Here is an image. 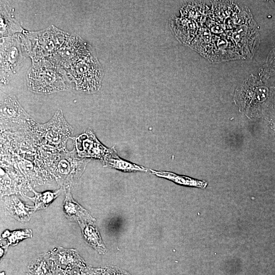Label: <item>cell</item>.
<instances>
[{
  "mask_svg": "<svg viewBox=\"0 0 275 275\" xmlns=\"http://www.w3.org/2000/svg\"><path fill=\"white\" fill-rule=\"evenodd\" d=\"M78 156L82 158H93L101 161L111 151L102 144L90 129L72 138Z\"/></svg>",
  "mask_w": 275,
  "mask_h": 275,
  "instance_id": "cell-9",
  "label": "cell"
},
{
  "mask_svg": "<svg viewBox=\"0 0 275 275\" xmlns=\"http://www.w3.org/2000/svg\"><path fill=\"white\" fill-rule=\"evenodd\" d=\"M26 78L29 89L40 94L69 90L74 83L69 74L49 58L33 63Z\"/></svg>",
  "mask_w": 275,
  "mask_h": 275,
  "instance_id": "cell-1",
  "label": "cell"
},
{
  "mask_svg": "<svg viewBox=\"0 0 275 275\" xmlns=\"http://www.w3.org/2000/svg\"><path fill=\"white\" fill-rule=\"evenodd\" d=\"M33 130L37 136L47 145L64 151L66 143L73 131V128L64 117L61 109H58L51 119L43 124L34 120L31 123Z\"/></svg>",
  "mask_w": 275,
  "mask_h": 275,
  "instance_id": "cell-4",
  "label": "cell"
},
{
  "mask_svg": "<svg viewBox=\"0 0 275 275\" xmlns=\"http://www.w3.org/2000/svg\"><path fill=\"white\" fill-rule=\"evenodd\" d=\"M65 194L64 210L69 218L74 220H79L90 217L88 213L74 201L70 193V188L66 189Z\"/></svg>",
  "mask_w": 275,
  "mask_h": 275,
  "instance_id": "cell-13",
  "label": "cell"
},
{
  "mask_svg": "<svg viewBox=\"0 0 275 275\" xmlns=\"http://www.w3.org/2000/svg\"><path fill=\"white\" fill-rule=\"evenodd\" d=\"M87 162L86 158L78 156L74 148L72 151H64L60 155L55 165V174L65 183L71 182L80 176Z\"/></svg>",
  "mask_w": 275,
  "mask_h": 275,
  "instance_id": "cell-8",
  "label": "cell"
},
{
  "mask_svg": "<svg viewBox=\"0 0 275 275\" xmlns=\"http://www.w3.org/2000/svg\"><path fill=\"white\" fill-rule=\"evenodd\" d=\"M61 190L44 193H37L33 190L35 196L31 199L35 203V209H39L47 207L61 194Z\"/></svg>",
  "mask_w": 275,
  "mask_h": 275,
  "instance_id": "cell-14",
  "label": "cell"
},
{
  "mask_svg": "<svg viewBox=\"0 0 275 275\" xmlns=\"http://www.w3.org/2000/svg\"><path fill=\"white\" fill-rule=\"evenodd\" d=\"M77 90L92 93L101 86L102 70L100 64L92 53L84 58L68 71Z\"/></svg>",
  "mask_w": 275,
  "mask_h": 275,
  "instance_id": "cell-5",
  "label": "cell"
},
{
  "mask_svg": "<svg viewBox=\"0 0 275 275\" xmlns=\"http://www.w3.org/2000/svg\"><path fill=\"white\" fill-rule=\"evenodd\" d=\"M105 166H107L125 172L137 171L147 172V168L123 159L120 157L114 147L102 161Z\"/></svg>",
  "mask_w": 275,
  "mask_h": 275,
  "instance_id": "cell-11",
  "label": "cell"
},
{
  "mask_svg": "<svg viewBox=\"0 0 275 275\" xmlns=\"http://www.w3.org/2000/svg\"><path fill=\"white\" fill-rule=\"evenodd\" d=\"M92 53L90 47L79 36L70 35L67 40L49 58L67 72L76 63Z\"/></svg>",
  "mask_w": 275,
  "mask_h": 275,
  "instance_id": "cell-7",
  "label": "cell"
},
{
  "mask_svg": "<svg viewBox=\"0 0 275 275\" xmlns=\"http://www.w3.org/2000/svg\"><path fill=\"white\" fill-rule=\"evenodd\" d=\"M13 10L9 3L1 1L0 34L1 38L23 33L24 30L13 14Z\"/></svg>",
  "mask_w": 275,
  "mask_h": 275,
  "instance_id": "cell-10",
  "label": "cell"
},
{
  "mask_svg": "<svg viewBox=\"0 0 275 275\" xmlns=\"http://www.w3.org/2000/svg\"><path fill=\"white\" fill-rule=\"evenodd\" d=\"M33 120L15 96L3 94L1 98V124L4 129L17 130L30 127Z\"/></svg>",
  "mask_w": 275,
  "mask_h": 275,
  "instance_id": "cell-6",
  "label": "cell"
},
{
  "mask_svg": "<svg viewBox=\"0 0 275 275\" xmlns=\"http://www.w3.org/2000/svg\"><path fill=\"white\" fill-rule=\"evenodd\" d=\"M55 275H61V274L60 273H57V274H56Z\"/></svg>",
  "mask_w": 275,
  "mask_h": 275,
  "instance_id": "cell-17",
  "label": "cell"
},
{
  "mask_svg": "<svg viewBox=\"0 0 275 275\" xmlns=\"http://www.w3.org/2000/svg\"><path fill=\"white\" fill-rule=\"evenodd\" d=\"M28 39L23 33L1 38V84L6 85L23 60L30 57Z\"/></svg>",
  "mask_w": 275,
  "mask_h": 275,
  "instance_id": "cell-2",
  "label": "cell"
},
{
  "mask_svg": "<svg viewBox=\"0 0 275 275\" xmlns=\"http://www.w3.org/2000/svg\"><path fill=\"white\" fill-rule=\"evenodd\" d=\"M8 209L11 211V213L14 215V216H16L19 211V220L25 221L29 217L28 210L29 209L27 208L24 204H23L19 199L15 197H13L10 199L8 201Z\"/></svg>",
  "mask_w": 275,
  "mask_h": 275,
  "instance_id": "cell-15",
  "label": "cell"
},
{
  "mask_svg": "<svg viewBox=\"0 0 275 275\" xmlns=\"http://www.w3.org/2000/svg\"><path fill=\"white\" fill-rule=\"evenodd\" d=\"M52 271L49 264L44 260L33 262L29 268L28 275H51Z\"/></svg>",
  "mask_w": 275,
  "mask_h": 275,
  "instance_id": "cell-16",
  "label": "cell"
},
{
  "mask_svg": "<svg viewBox=\"0 0 275 275\" xmlns=\"http://www.w3.org/2000/svg\"><path fill=\"white\" fill-rule=\"evenodd\" d=\"M23 34L29 42L33 63L51 56L70 35L53 25L37 32L25 31Z\"/></svg>",
  "mask_w": 275,
  "mask_h": 275,
  "instance_id": "cell-3",
  "label": "cell"
},
{
  "mask_svg": "<svg viewBox=\"0 0 275 275\" xmlns=\"http://www.w3.org/2000/svg\"><path fill=\"white\" fill-rule=\"evenodd\" d=\"M151 173L159 177L166 178L179 185L205 188L208 183L204 181L199 180L186 176L179 175L167 171H158L150 169Z\"/></svg>",
  "mask_w": 275,
  "mask_h": 275,
  "instance_id": "cell-12",
  "label": "cell"
}]
</instances>
